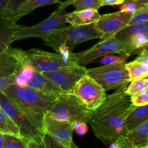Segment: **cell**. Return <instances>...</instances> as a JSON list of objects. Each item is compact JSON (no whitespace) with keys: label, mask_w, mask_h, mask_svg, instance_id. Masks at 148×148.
Masks as SVG:
<instances>
[{"label":"cell","mask_w":148,"mask_h":148,"mask_svg":"<svg viewBox=\"0 0 148 148\" xmlns=\"http://www.w3.org/2000/svg\"><path fill=\"white\" fill-rule=\"evenodd\" d=\"M127 85L107 95L102 103L93 111L90 121L95 137L106 145L127 137L129 132L126 119L135 106L132 103L131 98L125 94Z\"/></svg>","instance_id":"obj_1"},{"label":"cell","mask_w":148,"mask_h":148,"mask_svg":"<svg viewBox=\"0 0 148 148\" xmlns=\"http://www.w3.org/2000/svg\"><path fill=\"white\" fill-rule=\"evenodd\" d=\"M1 93L12 101L43 131L44 117L56 98L26 85L17 84L9 85Z\"/></svg>","instance_id":"obj_2"},{"label":"cell","mask_w":148,"mask_h":148,"mask_svg":"<svg viewBox=\"0 0 148 148\" xmlns=\"http://www.w3.org/2000/svg\"><path fill=\"white\" fill-rule=\"evenodd\" d=\"M103 33L94 27L93 24L87 25H71L53 30L44 40V45L53 49L57 53L67 56L77 45L87 40L101 38Z\"/></svg>","instance_id":"obj_3"},{"label":"cell","mask_w":148,"mask_h":148,"mask_svg":"<svg viewBox=\"0 0 148 148\" xmlns=\"http://www.w3.org/2000/svg\"><path fill=\"white\" fill-rule=\"evenodd\" d=\"M1 108L14 121L20 130V137L27 148L46 147V135L43 130L12 101L0 93Z\"/></svg>","instance_id":"obj_4"},{"label":"cell","mask_w":148,"mask_h":148,"mask_svg":"<svg viewBox=\"0 0 148 148\" xmlns=\"http://www.w3.org/2000/svg\"><path fill=\"white\" fill-rule=\"evenodd\" d=\"M108 54H120L130 56L132 54H138L137 50L129 40H121L111 36L101 39L100 42L90 49L79 53H69V59L78 65L86 66L95 59Z\"/></svg>","instance_id":"obj_5"},{"label":"cell","mask_w":148,"mask_h":148,"mask_svg":"<svg viewBox=\"0 0 148 148\" xmlns=\"http://www.w3.org/2000/svg\"><path fill=\"white\" fill-rule=\"evenodd\" d=\"M93 111L88 109L75 95L71 93H62L56 98L51 108L47 114L48 116L61 121L85 122L89 124Z\"/></svg>","instance_id":"obj_6"},{"label":"cell","mask_w":148,"mask_h":148,"mask_svg":"<svg viewBox=\"0 0 148 148\" xmlns=\"http://www.w3.org/2000/svg\"><path fill=\"white\" fill-rule=\"evenodd\" d=\"M17 50L23 65L40 73L51 72L77 64L69 57L57 52L51 53L36 49L25 51L17 49Z\"/></svg>","instance_id":"obj_7"},{"label":"cell","mask_w":148,"mask_h":148,"mask_svg":"<svg viewBox=\"0 0 148 148\" xmlns=\"http://www.w3.org/2000/svg\"><path fill=\"white\" fill-rule=\"evenodd\" d=\"M126 64L127 61H122L103 64L99 67L87 69L86 74L96 81L106 92L117 90L130 82Z\"/></svg>","instance_id":"obj_8"},{"label":"cell","mask_w":148,"mask_h":148,"mask_svg":"<svg viewBox=\"0 0 148 148\" xmlns=\"http://www.w3.org/2000/svg\"><path fill=\"white\" fill-rule=\"evenodd\" d=\"M66 14L65 9L56 8L47 19L35 25L27 27L15 23L14 25V41L30 38H39L44 41L53 30L65 26Z\"/></svg>","instance_id":"obj_9"},{"label":"cell","mask_w":148,"mask_h":148,"mask_svg":"<svg viewBox=\"0 0 148 148\" xmlns=\"http://www.w3.org/2000/svg\"><path fill=\"white\" fill-rule=\"evenodd\" d=\"M69 93L75 95L92 111L102 103L107 96L105 90L87 74L78 81Z\"/></svg>","instance_id":"obj_10"},{"label":"cell","mask_w":148,"mask_h":148,"mask_svg":"<svg viewBox=\"0 0 148 148\" xmlns=\"http://www.w3.org/2000/svg\"><path fill=\"white\" fill-rule=\"evenodd\" d=\"M73 124L69 121L55 119L46 115L43 120V132L45 135L53 140L56 147H77L72 140Z\"/></svg>","instance_id":"obj_11"},{"label":"cell","mask_w":148,"mask_h":148,"mask_svg":"<svg viewBox=\"0 0 148 148\" xmlns=\"http://www.w3.org/2000/svg\"><path fill=\"white\" fill-rule=\"evenodd\" d=\"M23 67L17 49L10 46L0 53V93L7 86L15 83Z\"/></svg>","instance_id":"obj_12"},{"label":"cell","mask_w":148,"mask_h":148,"mask_svg":"<svg viewBox=\"0 0 148 148\" xmlns=\"http://www.w3.org/2000/svg\"><path fill=\"white\" fill-rule=\"evenodd\" d=\"M86 69L85 66L76 64L42 74L64 92L69 93L78 81L86 75Z\"/></svg>","instance_id":"obj_13"},{"label":"cell","mask_w":148,"mask_h":148,"mask_svg":"<svg viewBox=\"0 0 148 148\" xmlns=\"http://www.w3.org/2000/svg\"><path fill=\"white\" fill-rule=\"evenodd\" d=\"M132 13L119 11L101 15L98 20L93 23L94 27L103 33L101 39L114 36L128 25Z\"/></svg>","instance_id":"obj_14"},{"label":"cell","mask_w":148,"mask_h":148,"mask_svg":"<svg viewBox=\"0 0 148 148\" xmlns=\"http://www.w3.org/2000/svg\"><path fill=\"white\" fill-rule=\"evenodd\" d=\"M23 85L36 89L49 96L57 98L64 93L60 88L40 72L33 71L30 77L25 81Z\"/></svg>","instance_id":"obj_15"},{"label":"cell","mask_w":148,"mask_h":148,"mask_svg":"<svg viewBox=\"0 0 148 148\" xmlns=\"http://www.w3.org/2000/svg\"><path fill=\"white\" fill-rule=\"evenodd\" d=\"M59 0H26L18 8L10 13L4 20L12 23H17V20L23 16L29 14L38 7L51 5L53 4H60Z\"/></svg>","instance_id":"obj_16"},{"label":"cell","mask_w":148,"mask_h":148,"mask_svg":"<svg viewBox=\"0 0 148 148\" xmlns=\"http://www.w3.org/2000/svg\"><path fill=\"white\" fill-rule=\"evenodd\" d=\"M101 17L98 10L94 9L75 10L66 14V22L71 25H87L95 23Z\"/></svg>","instance_id":"obj_17"},{"label":"cell","mask_w":148,"mask_h":148,"mask_svg":"<svg viewBox=\"0 0 148 148\" xmlns=\"http://www.w3.org/2000/svg\"><path fill=\"white\" fill-rule=\"evenodd\" d=\"M127 139L131 148H147L148 119L129 131Z\"/></svg>","instance_id":"obj_18"},{"label":"cell","mask_w":148,"mask_h":148,"mask_svg":"<svg viewBox=\"0 0 148 148\" xmlns=\"http://www.w3.org/2000/svg\"><path fill=\"white\" fill-rule=\"evenodd\" d=\"M14 23L7 20H0V53L7 49L14 41Z\"/></svg>","instance_id":"obj_19"},{"label":"cell","mask_w":148,"mask_h":148,"mask_svg":"<svg viewBox=\"0 0 148 148\" xmlns=\"http://www.w3.org/2000/svg\"><path fill=\"white\" fill-rule=\"evenodd\" d=\"M147 119H148V103L135 106L126 119L127 130L128 131L133 130Z\"/></svg>","instance_id":"obj_20"},{"label":"cell","mask_w":148,"mask_h":148,"mask_svg":"<svg viewBox=\"0 0 148 148\" xmlns=\"http://www.w3.org/2000/svg\"><path fill=\"white\" fill-rule=\"evenodd\" d=\"M148 33V22L128 25L114 35V37L121 40H126L134 35Z\"/></svg>","instance_id":"obj_21"},{"label":"cell","mask_w":148,"mask_h":148,"mask_svg":"<svg viewBox=\"0 0 148 148\" xmlns=\"http://www.w3.org/2000/svg\"><path fill=\"white\" fill-rule=\"evenodd\" d=\"M0 132L20 137V130L17 124L1 108L0 109Z\"/></svg>","instance_id":"obj_22"},{"label":"cell","mask_w":148,"mask_h":148,"mask_svg":"<svg viewBox=\"0 0 148 148\" xmlns=\"http://www.w3.org/2000/svg\"><path fill=\"white\" fill-rule=\"evenodd\" d=\"M126 67L130 75V82L136 79L147 77L148 66L134 60L126 64Z\"/></svg>","instance_id":"obj_23"},{"label":"cell","mask_w":148,"mask_h":148,"mask_svg":"<svg viewBox=\"0 0 148 148\" xmlns=\"http://www.w3.org/2000/svg\"><path fill=\"white\" fill-rule=\"evenodd\" d=\"M148 87V78L144 77L132 80L127 85L125 90V94L132 97L143 90Z\"/></svg>","instance_id":"obj_24"},{"label":"cell","mask_w":148,"mask_h":148,"mask_svg":"<svg viewBox=\"0 0 148 148\" xmlns=\"http://www.w3.org/2000/svg\"><path fill=\"white\" fill-rule=\"evenodd\" d=\"M101 0H75L72 5L75 10H83L94 9L98 10L101 7Z\"/></svg>","instance_id":"obj_25"},{"label":"cell","mask_w":148,"mask_h":148,"mask_svg":"<svg viewBox=\"0 0 148 148\" xmlns=\"http://www.w3.org/2000/svg\"><path fill=\"white\" fill-rule=\"evenodd\" d=\"M3 148H27V146L20 137L11 134H4Z\"/></svg>","instance_id":"obj_26"},{"label":"cell","mask_w":148,"mask_h":148,"mask_svg":"<svg viewBox=\"0 0 148 148\" xmlns=\"http://www.w3.org/2000/svg\"><path fill=\"white\" fill-rule=\"evenodd\" d=\"M144 0H124L121 4L120 11L134 13L143 8Z\"/></svg>","instance_id":"obj_27"},{"label":"cell","mask_w":148,"mask_h":148,"mask_svg":"<svg viewBox=\"0 0 148 148\" xmlns=\"http://www.w3.org/2000/svg\"><path fill=\"white\" fill-rule=\"evenodd\" d=\"M131 98L132 103L135 106H139L145 105L148 103V87L144 89L143 90L140 91V92L136 95L130 97Z\"/></svg>","instance_id":"obj_28"},{"label":"cell","mask_w":148,"mask_h":148,"mask_svg":"<svg viewBox=\"0 0 148 148\" xmlns=\"http://www.w3.org/2000/svg\"><path fill=\"white\" fill-rule=\"evenodd\" d=\"M146 22H148V11L137 10L135 12L132 13V16L128 25L146 23Z\"/></svg>","instance_id":"obj_29"},{"label":"cell","mask_w":148,"mask_h":148,"mask_svg":"<svg viewBox=\"0 0 148 148\" xmlns=\"http://www.w3.org/2000/svg\"><path fill=\"white\" fill-rule=\"evenodd\" d=\"M128 57V56H123V55H119V56H114V54L106 55V56H102V59L100 61V63L107 64H112L115 63V62L127 61Z\"/></svg>","instance_id":"obj_30"},{"label":"cell","mask_w":148,"mask_h":148,"mask_svg":"<svg viewBox=\"0 0 148 148\" xmlns=\"http://www.w3.org/2000/svg\"><path fill=\"white\" fill-rule=\"evenodd\" d=\"M26 0H9L8 5H7V10H6L5 18L7 17V15L14 12V10H17L23 2H25ZM4 18V19H5Z\"/></svg>","instance_id":"obj_31"},{"label":"cell","mask_w":148,"mask_h":148,"mask_svg":"<svg viewBox=\"0 0 148 148\" xmlns=\"http://www.w3.org/2000/svg\"><path fill=\"white\" fill-rule=\"evenodd\" d=\"M74 131L76 132L79 135H84L88 131L87 124L85 122H75L73 124Z\"/></svg>","instance_id":"obj_32"},{"label":"cell","mask_w":148,"mask_h":148,"mask_svg":"<svg viewBox=\"0 0 148 148\" xmlns=\"http://www.w3.org/2000/svg\"><path fill=\"white\" fill-rule=\"evenodd\" d=\"M135 60L148 66V48L141 51L138 53V56L136 58Z\"/></svg>","instance_id":"obj_33"},{"label":"cell","mask_w":148,"mask_h":148,"mask_svg":"<svg viewBox=\"0 0 148 148\" xmlns=\"http://www.w3.org/2000/svg\"><path fill=\"white\" fill-rule=\"evenodd\" d=\"M9 0H0V20H4Z\"/></svg>","instance_id":"obj_34"},{"label":"cell","mask_w":148,"mask_h":148,"mask_svg":"<svg viewBox=\"0 0 148 148\" xmlns=\"http://www.w3.org/2000/svg\"><path fill=\"white\" fill-rule=\"evenodd\" d=\"M124 0H101V7L104 6H119L121 5Z\"/></svg>","instance_id":"obj_35"},{"label":"cell","mask_w":148,"mask_h":148,"mask_svg":"<svg viewBox=\"0 0 148 148\" xmlns=\"http://www.w3.org/2000/svg\"><path fill=\"white\" fill-rule=\"evenodd\" d=\"M75 1V0H65L64 1H61V3L59 4V5L58 6L57 8H61V9H66V7H67L68 6H69L70 4H72V2Z\"/></svg>","instance_id":"obj_36"},{"label":"cell","mask_w":148,"mask_h":148,"mask_svg":"<svg viewBox=\"0 0 148 148\" xmlns=\"http://www.w3.org/2000/svg\"><path fill=\"white\" fill-rule=\"evenodd\" d=\"M140 10H145V11H148V0H144V4H143V8Z\"/></svg>","instance_id":"obj_37"},{"label":"cell","mask_w":148,"mask_h":148,"mask_svg":"<svg viewBox=\"0 0 148 148\" xmlns=\"http://www.w3.org/2000/svg\"><path fill=\"white\" fill-rule=\"evenodd\" d=\"M4 147V134L0 132V148Z\"/></svg>","instance_id":"obj_38"},{"label":"cell","mask_w":148,"mask_h":148,"mask_svg":"<svg viewBox=\"0 0 148 148\" xmlns=\"http://www.w3.org/2000/svg\"><path fill=\"white\" fill-rule=\"evenodd\" d=\"M0 109H1V106H0Z\"/></svg>","instance_id":"obj_39"},{"label":"cell","mask_w":148,"mask_h":148,"mask_svg":"<svg viewBox=\"0 0 148 148\" xmlns=\"http://www.w3.org/2000/svg\"><path fill=\"white\" fill-rule=\"evenodd\" d=\"M147 148H148V145H147Z\"/></svg>","instance_id":"obj_40"}]
</instances>
